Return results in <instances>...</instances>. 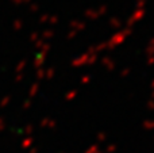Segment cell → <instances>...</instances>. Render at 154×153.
Instances as JSON below:
<instances>
[]
</instances>
